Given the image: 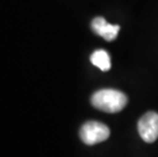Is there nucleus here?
Here are the masks:
<instances>
[{"label": "nucleus", "mask_w": 158, "mask_h": 157, "mask_svg": "<svg viewBox=\"0 0 158 157\" xmlns=\"http://www.w3.org/2000/svg\"><path fill=\"white\" fill-rule=\"evenodd\" d=\"M91 103L95 108L104 112L116 113L126 107L127 97L118 90L102 89L94 93Z\"/></svg>", "instance_id": "f257e3e1"}, {"label": "nucleus", "mask_w": 158, "mask_h": 157, "mask_svg": "<svg viewBox=\"0 0 158 157\" xmlns=\"http://www.w3.org/2000/svg\"><path fill=\"white\" fill-rule=\"evenodd\" d=\"M110 130L106 125L99 122H85L80 130L81 140L87 145H95L109 138Z\"/></svg>", "instance_id": "f03ea898"}, {"label": "nucleus", "mask_w": 158, "mask_h": 157, "mask_svg": "<svg viewBox=\"0 0 158 157\" xmlns=\"http://www.w3.org/2000/svg\"><path fill=\"white\" fill-rule=\"evenodd\" d=\"M140 137L147 143H153L158 138V113L149 111L145 113L138 122Z\"/></svg>", "instance_id": "7ed1b4c3"}, {"label": "nucleus", "mask_w": 158, "mask_h": 157, "mask_svg": "<svg viewBox=\"0 0 158 157\" xmlns=\"http://www.w3.org/2000/svg\"><path fill=\"white\" fill-rule=\"evenodd\" d=\"M91 28L97 35L102 37L106 41H113L117 37L119 31V26L108 24L105 19L101 16H97L92 21Z\"/></svg>", "instance_id": "20e7f679"}, {"label": "nucleus", "mask_w": 158, "mask_h": 157, "mask_svg": "<svg viewBox=\"0 0 158 157\" xmlns=\"http://www.w3.org/2000/svg\"><path fill=\"white\" fill-rule=\"evenodd\" d=\"M91 62L94 65L97 66L99 69H101L102 72H107L109 71L111 68V61H110V56L107 53V51L103 49L96 50L92 53L90 57Z\"/></svg>", "instance_id": "39448f33"}]
</instances>
